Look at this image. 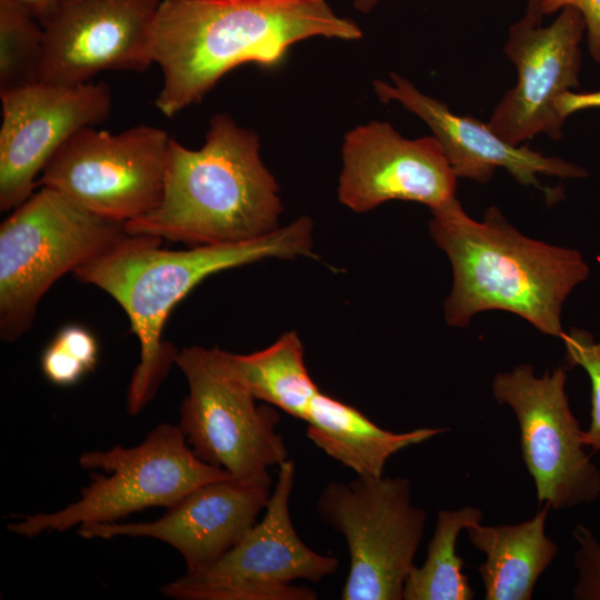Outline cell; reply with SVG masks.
I'll list each match as a JSON object with an SVG mask.
<instances>
[{
    "label": "cell",
    "mask_w": 600,
    "mask_h": 600,
    "mask_svg": "<svg viewBox=\"0 0 600 600\" xmlns=\"http://www.w3.org/2000/svg\"><path fill=\"white\" fill-rule=\"evenodd\" d=\"M314 37L351 41L362 30L326 0H163L151 41L163 77L154 104L174 117L232 69L273 68L290 47Z\"/></svg>",
    "instance_id": "cell-1"
},
{
    "label": "cell",
    "mask_w": 600,
    "mask_h": 600,
    "mask_svg": "<svg viewBox=\"0 0 600 600\" xmlns=\"http://www.w3.org/2000/svg\"><path fill=\"white\" fill-rule=\"evenodd\" d=\"M160 238L128 234L73 274L112 297L124 310L139 347L127 392V411L140 413L166 378L177 350L162 340L172 309L202 280L268 258L314 257L312 221L301 217L260 238L184 250L162 248Z\"/></svg>",
    "instance_id": "cell-2"
},
{
    "label": "cell",
    "mask_w": 600,
    "mask_h": 600,
    "mask_svg": "<svg viewBox=\"0 0 600 600\" xmlns=\"http://www.w3.org/2000/svg\"><path fill=\"white\" fill-rule=\"evenodd\" d=\"M431 214V238L452 268L444 301L449 326L466 328L477 313L502 310L560 338L563 303L590 273L578 250L522 234L497 207L477 221L454 198Z\"/></svg>",
    "instance_id": "cell-3"
},
{
    "label": "cell",
    "mask_w": 600,
    "mask_h": 600,
    "mask_svg": "<svg viewBox=\"0 0 600 600\" xmlns=\"http://www.w3.org/2000/svg\"><path fill=\"white\" fill-rule=\"evenodd\" d=\"M282 210L258 134L220 112L210 119L200 149L171 137L159 204L124 226L129 234L192 247L233 243L278 229Z\"/></svg>",
    "instance_id": "cell-4"
},
{
    "label": "cell",
    "mask_w": 600,
    "mask_h": 600,
    "mask_svg": "<svg viewBox=\"0 0 600 600\" xmlns=\"http://www.w3.org/2000/svg\"><path fill=\"white\" fill-rule=\"evenodd\" d=\"M129 233L62 193L33 192L0 226V336L16 341L32 327L38 304L63 274L104 254Z\"/></svg>",
    "instance_id": "cell-5"
},
{
    "label": "cell",
    "mask_w": 600,
    "mask_h": 600,
    "mask_svg": "<svg viewBox=\"0 0 600 600\" xmlns=\"http://www.w3.org/2000/svg\"><path fill=\"white\" fill-rule=\"evenodd\" d=\"M79 464L110 474L93 473L73 503L52 513L21 516L8 530L32 538L44 531L116 522L147 508L168 509L204 483L233 478L199 459L181 428L167 423L156 427L134 447L83 452Z\"/></svg>",
    "instance_id": "cell-6"
},
{
    "label": "cell",
    "mask_w": 600,
    "mask_h": 600,
    "mask_svg": "<svg viewBox=\"0 0 600 600\" xmlns=\"http://www.w3.org/2000/svg\"><path fill=\"white\" fill-rule=\"evenodd\" d=\"M321 520L347 542L350 567L342 600H402L427 513L402 477L330 481L317 499Z\"/></svg>",
    "instance_id": "cell-7"
},
{
    "label": "cell",
    "mask_w": 600,
    "mask_h": 600,
    "mask_svg": "<svg viewBox=\"0 0 600 600\" xmlns=\"http://www.w3.org/2000/svg\"><path fill=\"white\" fill-rule=\"evenodd\" d=\"M174 363L188 382L178 426L194 454L237 480L271 486L269 468L288 460L277 408L256 403L222 364L219 347L183 348Z\"/></svg>",
    "instance_id": "cell-8"
},
{
    "label": "cell",
    "mask_w": 600,
    "mask_h": 600,
    "mask_svg": "<svg viewBox=\"0 0 600 600\" xmlns=\"http://www.w3.org/2000/svg\"><path fill=\"white\" fill-rule=\"evenodd\" d=\"M294 476L292 460L281 463L263 518L213 563L163 584L161 593L176 600L318 599L312 589L291 582H318L337 571L339 560L298 536L289 507Z\"/></svg>",
    "instance_id": "cell-9"
},
{
    "label": "cell",
    "mask_w": 600,
    "mask_h": 600,
    "mask_svg": "<svg viewBox=\"0 0 600 600\" xmlns=\"http://www.w3.org/2000/svg\"><path fill=\"white\" fill-rule=\"evenodd\" d=\"M170 139L166 130L147 124L119 133L82 128L49 160L37 187L126 223L159 204Z\"/></svg>",
    "instance_id": "cell-10"
},
{
    "label": "cell",
    "mask_w": 600,
    "mask_h": 600,
    "mask_svg": "<svg viewBox=\"0 0 600 600\" xmlns=\"http://www.w3.org/2000/svg\"><path fill=\"white\" fill-rule=\"evenodd\" d=\"M563 367L537 377L531 364L497 373L492 393L513 411L523 462L540 504L551 510L594 502L600 469L584 450L582 429L566 393Z\"/></svg>",
    "instance_id": "cell-11"
},
{
    "label": "cell",
    "mask_w": 600,
    "mask_h": 600,
    "mask_svg": "<svg viewBox=\"0 0 600 600\" xmlns=\"http://www.w3.org/2000/svg\"><path fill=\"white\" fill-rule=\"evenodd\" d=\"M0 210L12 211L37 188V177L77 131L104 122L112 107L106 83L38 82L0 92Z\"/></svg>",
    "instance_id": "cell-12"
},
{
    "label": "cell",
    "mask_w": 600,
    "mask_h": 600,
    "mask_svg": "<svg viewBox=\"0 0 600 600\" xmlns=\"http://www.w3.org/2000/svg\"><path fill=\"white\" fill-rule=\"evenodd\" d=\"M586 31L582 14L566 7L554 21L541 27L524 19L513 23L504 53L518 70L517 84L493 110L489 127L513 146L546 133L558 140L562 123L557 103L579 86L580 42Z\"/></svg>",
    "instance_id": "cell-13"
},
{
    "label": "cell",
    "mask_w": 600,
    "mask_h": 600,
    "mask_svg": "<svg viewBox=\"0 0 600 600\" xmlns=\"http://www.w3.org/2000/svg\"><path fill=\"white\" fill-rule=\"evenodd\" d=\"M341 159L338 199L354 212L391 200L431 211L456 198L458 178L433 136L407 139L391 123L372 120L346 133Z\"/></svg>",
    "instance_id": "cell-14"
},
{
    "label": "cell",
    "mask_w": 600,
    "mask_h": 600,
    "mask_svg": "<svg viewBox=\"0 0 600 600\" xmlns=\"http://www.w3.org/2000/svg\"><path fill=\"white\" fill-rule=\"evenodd\" d=\"M162 1L71 0L43 27L40 82L76 86L102 71H146Z\"/></svg>",
    "instance_id": "cell-15"
},
{
    "label": "cell",
    "mask_w": 600,
    "mask_h": 600,
    "mask_svg": "<svg viewBox=\"0 0 600 600\" xmlns=\"http://www.w3.org/2000/svg\"><path fill=\"white\" fill-rule=\"evenodd\" d=\"M270 488L234 478L212 481L192 490L158 520L82 526L78 533L84 539H158L183 557L187 571H198L219 559L258 522Z\"/></svg>",
    "instance_id": "cell-16"
},
{
    "label": "cell",
    "mask_w": 600,
    "mask_h": 600,
    "mask_svg": "<svg viewBox=\"0 0 600 600\" xmlns=\"http://www.w3.org/2000/svg\"><path fill=\"white\" fill-rule=\"evenodd\" d=\"M390 79L391 82H373L378 98L382 102H399L429 126L457 178L487 183L497 168H503L518 183L543 191L552 202L559 199L561 191L542 187L538 174L563 179L588 174L583 168L572 162L546 157L527 146L508 143L489 124L453 113L444 102L422 93L409 80L394 72L390 73Z\"/></svg>",
    "instance_id": "cell-17"
},
{
    "label": "cell",
    "mask_w": 600,
    "mask_h": 600,
    "mask_svg": "<svg viewBox=\"0 0 600 600\" xmlns=\"http://www.w3.org/2000/svg\"><path fill=\"white\" fill-rule=\"evenodd\" d=\"M303 421L308 438L319 449L361 477L383 476L384 466L393 454L448 430L424 427L392 432L321 390L313 397Z\"/></svg>",
    "instance_id": "cell-18"
},
{
    "label": "cell",
    "mask_w": 600,
    "mask_h": 600,
    "mask_svg": "<svg viewBox=\"0 0 600 600\" xmlns=\"http://www.w3.org/2000/svg\"><path fill=\"white\" fill-rule=\"evenodd\" d=\"M546 506L516 524H473L466 529L470 542L486 554L478 567L486 600H530L540 576L558 554L546 534Z\"/></svg>",
    "instance_id": "cell-19"
},
{
    "label": "cell",
    "mask_w": 600,
    "mask_h": 600,
    "mask_svg": "<svg viewBox=\"0 0 600 600\" xmlns=\"http://www.w3.org/2000/svg\"><path fill=\"white\" fill-rule=\"evenodd\" d=\"M227 371L257 399L289 416L304 420L320 391L304 363V349L294 331L283 333L269 347L248 354L219 348Z\"/></svg>",
    "instance_id": "cell-20"
},
{
    "label": "cell",
    "mask_w": 600,
    "mask_h": 600,
    "mask_svg": "<svg viewBox=\"0 0 600 600\" xmlns=\"http://www.w3.org/2000/svg\"><path fill=\"white\" fill-rule=\"evenodd\" d=\"M482 511L472 506L438 512L427 558L413 567L404 588L403 600H471L474 598L463 560L457 554L459 533L482 521Z\"/></svg>",
    "instance_id": "cell-21"
},
{
    "label": "cell",
    "mask_w": 600,
    "mask_h": 600,
    "mask_svg": "<svg viewBox=\"0 0 600 600\" xmlns=\"http://www.w3.org/2000/svg\"><path fill=\"white\" fill-rule=\"evenodd\" d=\"M43 27L12 0H0V92L41 81Z\"/></svg>",
    "instance_id": "cell-22"
},
{
    "label": "cell",
    "mask_w": 600,
    "mask_h": 600,
    "mask_svg": "<svg viewBox=\"0 0 600 600\" xmlns=\"http://www.w3.org/2000/svg\"><path fill=\"white\" fill-rule=\"evenodd\" d=\"M98 361V343L84 327L69 324L58 331L43 350L40 364L53 384L69 387L91 372Z\"/></svg>",
    "instance_id": "cell-23"
},
{
    "label": "cell",
    "mask_w": 600,
    "mask_h": 600,
    "mask_svg": "<svg viewBox=\"0 0 600 600\" xmlns=\"http://www.w3.org/2000/svg\"><path fill=\"white\" fill-rule=\"evenodd\" d=\"M560 339L566 349V359L571 367H581L591 384V410L589 428L582 431L586 448L600 452V341L582 329L571 328Z\"/></svg>",
    "instance_id": "cell-24"
},
{
    "label": "cell",
    "mask_w": 600,
    "mask_h": 600,
    "mask_svg": "<svg viewBox=\"0 0 600 600\" xmlns=\"http://www.w3.org/2000/svg\"><path fill=\"white\" fill-rule=\"evenodd\" d=\"M577 542L573 563L577 582L572 596L576 600H600V541L584 524L572 531Z\"/></svg>",
    "instance_id": "cell-25"
},
{
    "label": "cell",
    "mask_w": 600,
    "mask_h": 600,
    "mask_svg": "<svg viewBox=\"0 0 600 600\" xmlns=\"http://www.w3.org/2000/svg\"><path fill=\"white\" fill-rule=\"evenodd\" d=\"M566 7L577 9L583 17L589 51L600 62V0H543L542 13L550 14Z\"/></svg>",
    "instance_id": "cell-26"
},
{
    "label": "cell",
    "mask_w": 600,
    "mask_h": 600,
    "mask_svg": "<svg viewBox=\"0 0 600 600\" xmlns=\"http://www.w3.org/2000/svg\"><path fill=\"white\" fill-rule=\"evenodd\" d=\"M589 108H600V90L580 93L568 91L559 98L557 103V109L563 119L573 112Z\"/></svg>",
    "instance_id": "cell-27"
},
{
    "label": "cell",
    "mask_w": 600,
    "mask_h": 600,
    "mask_svg": "<svg viewBox=\"0 0 600 600\" xmlns=\"http://www.w3.org/2000/svg\"><path fill=\"white\" fill-rule=\"evenodd\" d=\"M32 16L42 27L54 18L71 0H12Z\"/></svg>",
    "instance_id": "cell-28"
},
{
    "label": "cell",
    "mask_w": 600,
    "mask_h": 600,
    "mask_svg": "<svg viewBox=\"0 0 600 600\" xmlns=\"http://www.w3.org/2000/svg\"><path fill=\"white\" fill-rule=\"evenodd\" d=\"M542 2L543 0H527L526 14L522 19L532 24L540 26L543 19Z\"/></svg>",
    "instance_id": "cell-29"
},
{
    "label": "cell",
    "mask_w": 600,
    "mask_h": 600,
    "mask_svg": "<svg viewBox=\"0 0 600 600\" xmlns=\"http://www.w3.org/2000/svg\"><path fill=\"white\" fill-rule=\"evenodd\" d=\"M381 1L382 0H353L352 4L358 11L367 13Z\"/></svg>",
    "instance_id": "cell-30"
}]
</instances>
